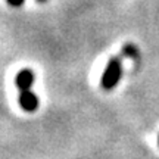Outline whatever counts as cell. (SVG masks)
Here are the masks:
<instances>
[{
  "instance_id": "277c9868",
  "label": "cell",
  "mask_w": 159,
  "mask_h": 159,
  "mask_svg": "<svg viewBox=\"0 0 159 159\" xmlns=\"http://www.w3.org/2000/svg\"><path fill=\"white\" fill-rule=\"evenodd\" d=\"M122 56L131 57V59H137V57H139V49H137V46L133 44V43H127V44L122 47Z\"/></svg>"
},
{
  "instance_id": "8992f818",
  "label": "cell",
  "mask_w": 159,
  "mask_h": 159,
  "mask_svg": "<svg viewBox=\"0 0 159 159\" xmlns=\"http://www.w3.org/2000/svg\"><path fill=\"white\" fill-rule=\"evenodd\" d=\"M39 2H46V0H39Z\"/></svg>"
},
{
  "instance_id": "6da1fadb",
  "label": "cell",
  "mask_w": 159,
  "mask_h": 159,
  "mask_svg": "<svg viewBox=\"0 0 159 159\" xmlns=\"http://www.w3.org/2000/svg\"><path fill=\"white\" fill-rule=\"evenodd\" d=\"M121 77H122V62H121V57L119 56L111 57L105 71H103L100 84H102V87L106 91L114 90L115 87L118 85V83L121 81Z\"/></svg>"
},
{
  "instance_id": "7a4b0ae2",
  "label": "cell",
  "mask_w": 159,
  "mask_h": 159,
  "mask_svg": "<svg viewBox=\"0 0 159 159\" xmlns=\"http://www.w3.org/2000/svg\"><path fill=\"white\" fill-rule=\"evenodd\" d=\"M18 102H19V106H21L24 111H27V112H34V111H37L40 106L39 97H37V94L33 93L31 90L21 91V93H19Z\"/></svg>"
},
{
  "instance_id": "3957f363",
  "label": "cell",
  "mask_w": 159,
  "mask_h": 159,
  "mask_svg": "<svg viewBox=\"0 0 159 159\" xmlns=\"http://www.w3.org/2000/svg\"><path fill=\"white\" fill-rule=\"evenodd\" d=\"M34 80H35L34 72H33L31 69L25 68V69H21L16 74V77H15V84H16V87L19 89V91L31 90V87L34 84Z\"/></svg>"
},
{
  "instance_id": "5b68a950",
  "label": "cell",
  "mask_w": 159,
  "mask_h": 159,
  "mask_svg": "<svg viewBox=\"0 0 159 159\" xmlns=\"http://www.w3.org/2000/svg\"><path fill=\"white\" fill-rule=\"evenodd\" d=\"M6 2H7L12 7H21V6L24 5V2H25V0H6Z\"/></svg>"
},
{
  "instance_id": "52a82bcc",
  "label": "cell",
  "mask_w": 159,
  "mask_h": 159,
  "mask_svg": "<svg viewBox=\"0 0 159 159\" xmlns=\"http://www.w3.org/2000/svg\"><path fill=\"white\" fill-rule=\"evenodd\" d=\"M158 144H159V137H158Z\"/></svg>"
}]
</instances>
